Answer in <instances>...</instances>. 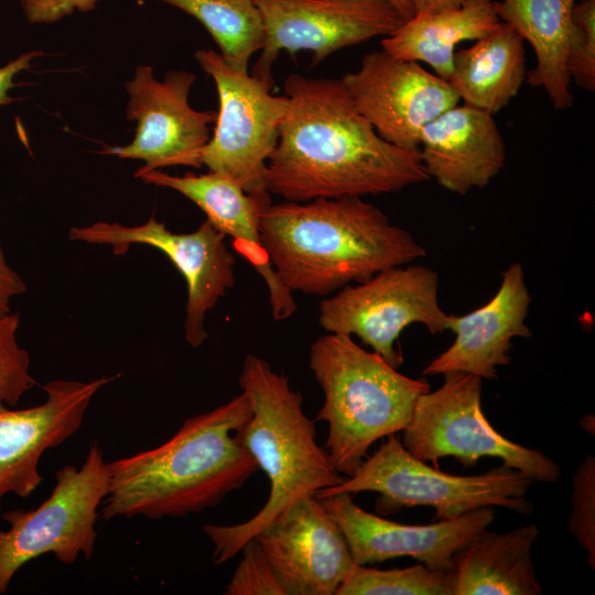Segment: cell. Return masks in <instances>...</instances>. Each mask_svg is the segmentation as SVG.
Masks as SVG:
<instances>
[{"instance_id":"17","label":"cell","mask_w":595,"mask_h":595,"mask_svg":"<svg viewBox=\"0 0 595 595\" xmlns=\"http://www.w3.org/2000/svg\"><path fill=\"white\" fill-rule=\"evenodd\" d=\"M351 496L318 499L340 527L359 565L410 556L433 569L453 570L455 554L495 517L494 507H483L431 524H403L364 510Z\"/></svg>"},{"instance_id":"26","label":"cell","mask_w":595,"mask_h":595,"mask_svg":"<svg viewBox=\"0 0 595 595\" xmlns=\"http://www.w3.org/2000/svg\"><path fill=\"white\" fill-rule=\"evenodd\" d=\"M453 570L423 563L379 570L355 564L336 595H453Z\"/></svg>"},{"instance_id":"14","label":"cell","mask_w":595,"mask_h":595,"mask_svg":"<svg viewBox=\"0 0 595 595\" xmlns=\"http://www.w3.org/2000/svg\"><path fill=\"white\" fill-rule=\"evenodd\" d=\"M340 79L377 133L403 149H418L422 129L461 100L447 80L383 50Z\"/></svg>"},{"instance_id":"35","label":"cell","mask_w":595,"mask_h":595,"mask_svg":"<svg viewBox=\"0 0 595 595\" xmlns=\"http://www.w3.org/2000/svg\"><path fill=\"white\" fill-rule=\"evenodd\" d=\"M389 1L405 20H409L413 17V8L411 0H387Z\"/></svg>"},{"instance_id":"4","label":"cell","mask_w":595,"mask_h":595,"mask_svg":"<svg viewBox=\"0 0 595 595\" xmlns=\"http://www.w3.org/2000/svg\"><path fill=\"white\" fill-rule=\"evenodd\" d=\"M251 416L241 440L269 480V496L250 519L231 526L205 524L203 531L220 565L235 558L247 541L302 498L339 485L345 477L316 441L315 422L303 412V397L286 376L255 355H247L239 376Z\"/></svg>"},{"instance_id":"31","label":"cell","mask_w":595,"mask_h":595,"mask_svg":"<svg viewBox=\"0 0 595 595\" xmlns=\"http://www.w3.org/2000/svg\"><path fill=\"white\" fill-rule=\"evenodd\" d=\"M100 0H20L26 20L32 24L53 23L75 11L88 12Z\"/></svg>"},{"instance_id":"16","label":"cell","mask_w":595,"mask_h":595,"mask_svg":"<svg viewBox=\"0 0 595 595\" xmlns=\"http://www.w3.org/2000/svg\"><path fill=\"white\" fill-rule=\"evenodd\" d=\"M117 377L50 381L42 386L46 400L21 410L0 398V515L6 495L26 498L42 484L43 453L78 431L94 396Z\"/></svg>"},{"instance_id":"29","label":"cell","mask_w":595,"mask_h":595,"mask_svg":"<svg viewBox=\"0 0 595 595\" xmlns=\"http://www.w3.org/2000/svg\"><path fill=\"white\" fill-rule=\"evenodd\" d=\"M569 530L595 569V457L586 455L572 477Z\"/></svg>"},{"instance_id":"3","label":"cell","mask_w":595,"mask_h":595,"mask_svg":"<svg viewBox=\"0 0 595 595\" xmlns=\"http://www.w3.org/2000/svg\"><path fill=\"white\" fill-rule=\"evenodd\" d=\"M260 238L282 284L318 296L426 256L412 234L357 196L270 204Z\"/></svg>"},{"instance_id":"12","label":"cell","mask_w":595,"mask_h":595,"mask_svg":"<svg viewBox=\"0 0 595 595\" xmlns=\"http://www.w3.org/2000/svg\"><path fill=\"white\" fill-rule=\"evenodd\" d=\"M68 238L93 245L110 246L121 256L132 245H144L162 251L184 277L187 285L184 335L194 348L208 337L205 328L207 312L235 284L234 255L226 245V236L207 219L192 232L177 234L153 216L144 224L125 226L119 223L97 221L73 227Z\"/></svg>"},{"instance_id":"7","label":"cell","mask_w":595,"mask_h":595,"mask_svg":"<svg viewBox=\"0 0 595 595\" xmlns=\"http://www.w3.org/2000/svg\"><path fill=\"white\" fill-rule=\"evenodd\" d=\"M443 385L418 397L402 445L416 458L434 463L453 456L470 467L482 457H496L533 482L555 483L560 466L542 452L515 443L496 431L482 410L483 379L451 371Z\"/></svg>"},{"instance_id":"24","label":"cell","mask_w":595,"mask_h":595,"mask_svg":"<svg viewBox=\"0 0 595 595\" xmlns=\"http://www.w3.org/2000/svg\"><path fill=\"white\" fill-rule=\"evenodd\" d=\"M523 39L507 23L455 52L448 83L464 104L499 112L515 98L527 76Z\"/></svg>"},{"instance_id":"19","label":"cell","mask_w":595,"mask_h":595,"mask_svg":"<svg viewBox=\"0 0 595 595\" xmlns=\"http://www.w3.org/2000/svg\"><path fill=\"white\" fill-rule=\"evenodd\" d=\"M530 302L522 266L511 263L501 272L499 289L486 304L461 316L448 314L446 329L455 334V339L422 375L459 371L496 379L497 367L510 363L511 340L531 336L526 325Z\"/></svg>"},{"instance_id":"8","label":"cell","mask_w":595,"mask_h":595,"mask_svg":"<svg viewBox=\"0 0 595 595\" xmlns=\"http://www.w3.org/2000/svg\"><path fill=\"white\" fill-rule=\"evenodd\" d=\"M55 479L50 497L36 509L2 513L9 528L0 530V594L23 565L43 554L53 553L64 564L74 563L79 554L93 556L98 509L110 479L104 450L91 444L80 467L65 465Z\"/></svg>"},{"instance_id":"15","label":"cell","mask_w":595,"mask_h":595,"mask_svg":"<svg viewBox=\"0 0 595 595\" xmlns=\"http://www.w3.org/2000/svg\"><path fill=\"white\" fill-rule=\"evenodd\" d=\"M255 538L285 595H336L355 565L340 527L315 496L293 504Z\"/></svg>"},{"instance_id":"27","label":"cell","mask_w":595,"mask_h":595,"mask_svg":"<svg viewBox=\"0 0 595 595\" xmlns=\"http://www.w3.org/2000/svg\"><path fill=\"white\" fill-rule=\"evenodd\" d=\"M20 316H0V398L10 407L35 385L30 372V356L18 343Z\"/></svg>"},{"instance_id":"30","label":"cell","mask_w":595,"mask_h":595,"mask_svg":"<svg viewBox=\"0 0 595 595\" xmlns=\"http://www.w3.org/2000/svg\"><path fill=\"white\" fill-rule=\"evenodd\" d=\"M242 558L225 588L226 595H285L257 538L245 543Z\"/></svg>"},{"instance_id":"33","label":"cell","mask_w":595,"mask_h":595,"mask_svg":"<svg viewBox=\"0 0 595 595\" xmlns=\"http://www.w3.org/2000/svg\"><path fill=\"white\" fill-rule=\"evenodd\" d=\"M41 55L43 53L40 51H31L0 66V106L14 100V98L8 95V91L17 85L14 78L19 73L30 69L32 62Z\"/></svg>"},{"instance_id":"2","label":"cell","mask_w":595,"mask_h":595,"mask_svg":"<svg viewBox=\"0 0 595 595\" xmlns=\"http://www.w3.org/2000/svg\"><path fill=\"white\" fill-rule=\"evenodd\" d=\"M251 413L241 392L187 418L163 444L109 463L102 519L184 517L219 505L259 469L241 440Z\"/></svg>"},{"instance_id":"5","label":"cell","mask_w":595,"mask_h":595,"mask_svg":"<svg viewBox=\"0 0 595 595\" xmlns=\"http://www.w3.org/2000/svg\"><path fill=\"white\" fill-rule=\"evenodd\" d=\"M309 365L324 394L316 415L328 425L324 448L345 478L356 473L375 442L407 428L418 397L430 391L425 378L400 374L346 334L320 336L311 345Z\"/></svg>"},{"instance_id":"6","label":"cell","mask_w":595,"mask_h":595,"mask_svg":"<svg viewBox=\"0 0 595 595\" xmlns=\"http://www.w3.org/2000/svg\"><path fill=\"white\" fill-rule=\"evenodd\" d=\"M532 482L522 472L504 465L480 475L446 474L413 456L399 437L391 434L366 457L353 476L318 491L315 497L372 491L380 495L377 504L380 511L430 506L435 509L437 520L452 519L483 507H502L529 515L533 505L527 493Z\"/></svg>"},{"instance_id":"1","label":"cell","mask_w":595,"mask_h":595,"mask_svg":"<svg viewBox=\"0 0 595 595\" xmlns=\"http://www.w3.org/2000/svg\"><path fill=\"white\" fill-rule=\"evenodd\" d=\"M289 101L267 163L269 193L291 202L399 192L430 178L420 150L382 139L342 79L290 75Z\"/></svg>"},{"instance_id":"34","label":"cell","mask_w":595,"mask_h":595,"mask_svg":"<svg viewBox=\"0 0 595 595\" xmlns=\"http://www.w3.org/2000/svg\"><path fill=\"white\" fill-rule=\"evenodd\" d=\"M468 0H411L413 15L423 12H440L461 7Z\"/></svg>"},{"instance_id":"28","label":"cell","mask_w":595,"mask_h":595,"mask_svg":"<svg viewBox=\"0 0 595 595\" xmlns=\"http://www.w3.org/2000/svg\"><path fill=\"white\" fill-rule=\"evenodd\" d=\"M573 28L566 51V71L571 82L582 89L595 91V0L575 2Z\"/></svg>"},{"instance_id":"25","label":"cell","mask_w":595,"mask_h":595,"mask_svg":"<svg viewBox=\"0 0 595 595\" xmlns=\"http://www.w3.org/2000/svg\"><path fill=\"white\" fill-rule=\"evenodd\" d=\"M195 19L208 31L224 61L248 72L251 55L264 44V25L256 0H158Z\"/></svg>"},{"instance_id":"22","label":"cell","mask_w":595,"mask_h":595,"mask_svg":"<svg viewBox=\"0 0 595 595\" xmlns=\"http://www.w3.org/2000/svg\"><path fill=\"white\" fill-rule=\"evenodd\" d=\"M575 2L576 0L494 1L500 21L510 25L533 48L536 66L527 75L528 83L543 88L556 110H566L574 102L565 62Z\"/></svg>"},{"instance_id":"11","label":"cell","mask_w":595,"mask_h":595,"mask_svg":"<svg viewBox=\"0 0 595 595\" xmlns=\"http://www.w3.org/2000/svg\"><path fill=\"white\" fill-rule=\"evenodd\" d=\"M264 44L252 76L274 87L279 53H312L311 66L334 52L376 36H389L407 20L387 0H256Z\"/></svg>"},{"instance_id":"18","label":"cell","mask_w":595,"mask_h":595,"mask_svg":"<svg viewBox=\"0 0 595 595\" xmlns=\"http://www.w3.org/2000/svg\"><path fill=\"white\" fill-rule=\"evenodd\" d=\"M134 176L144 183L174 190L195 203L218 231L231 238L232 248L264 280L273 320L293 315L298 305L292 292L277 277L260 238V216L271 204L269 192L247 193L231 178L214 172L174 176L141 166Z\"/></svg>"},{"instance_id":"21","label":"cell","mask_w":595,"mask_h":595,"mask_svg":"<svg viewBox=\"0 0 595 595\" xmlns=\"http://www.w3.org/2000/svg\"><path fill=\"white\" fill-rule=\"evenodd\" d=\"M537 524L507 533L486 529L475 534L454 558L453 595H540L531 551Z\"/></svg>"},{"instance_id":"10","label":"cell","mask_w":595,"mask_h":595,"mask_svg":"<svg viewBox=\"0 0 595 595\" xmlns=\"http://www.w3.org/2000/svg\"><path fill=\"white\" fill-rule=\"evenodd\" d=\"M447 317L439 303L437 273L421 264H403L323 299L318 322L327 333L357 336L398 368L402 355L394 345L402 331L419 323L440 334L446 331Z\"/></svg>"},{"instance_id":"20","label":"cell","mask_w":595,"mask_h":595,"mask_svg":"<svg viewBox=\"0 0 595 595\" xmlns=\"http://www.w3.org/2000/svg\"><path fill=\"white\" fill-rule=\"evenodd\" d=\"M419 150L430 178L459 195L487 186L506 162L494 115L466 104L429 122L421 131Z\"/></svg>"},{"instance_id":"9","label":"cell","mask_w":595,"mask_h":595,"mask_svg":"<svg viewBox=\"0 0 595 595\" xmlns=\"http://www.w3.org/2000/svg\"><path fill=\"white\" fill-rule=\"evenodd\" d=\"M195 60L215 83L219 99L213 134L202 154L209 172L231 178L247 193H266L267 163L277 147L288 110L285 95L230 67L214 50L195 52Z\"/></svg>"},{"instance_id":"23","label":"cell","mask_w":595,"mask_h":595,"mask_svg":"<svg viewBox=\"0 0 595 595\" xmlns=\"http://www.w3.org/2000/svg\"><path fill=\"white\" fill-rule=\"evenodd\" d=\"M500 23L494 1L468 0L455 9L414 14L386 36L381 47L393 57L423 62L448 80L456 46L488 35Z\"/></svg>"},{"instance_id":"13","label":"cell","mask_w":595,"mask_h":595,"mask_svg":"<svg viewBox=\"0 0 595 595\" xmlns=\"http://www.w3.org/2000/svg\"><path fill=\"white\" fill-rule=\"evenodd\" d=\"M195 80V74L186 71H170L159 80L151 66L136 67L133 78L125 85L129 96L126 116L136 122L133 140L125 145H104L99 153L142 160L148 170L176 165L201 169L217 112L190 106Z\"/></svg>"},{"instance_id":"32","label":"cell","mask_w":595,"mask_h":595,"mask_svg":"<svg viewBox=\"0 0 595 595\" xmlns=\"http://www.w3.org/2000/svg\"><path fill=\"white\" fill-rule=\"evenodd\" d=\"M25 291L23 279L9 264L0 241V316L10 313L11 300Z\"/></svg>"}]
</instances>
